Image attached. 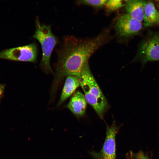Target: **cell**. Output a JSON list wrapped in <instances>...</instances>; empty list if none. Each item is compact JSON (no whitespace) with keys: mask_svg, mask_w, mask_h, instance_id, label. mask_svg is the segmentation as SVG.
<instances>
[{"mask_svg":"<svg viewBox=\"0 0 159 159\" xmlns=\"http://www.w3.org/2000/svg\"><path fill=\"white\" fill-rule=\"evenodd\" d=\"M87 102L84 95L77 91L71 97L67 107L75 116L80 117L85 114Z\"/></svg>","mask_w":159,"mask_h":159,"instance_id":"obj_8","label":"cell"},{"mask_svg":"<svg viewBox=\"0 0 159 159\" xmlns=\"http://www.w3.org/2000/svg\"><path fill=\"white\" fill-rule=\"evenodd\" d=\"M87 102L94 109L99 117L103 119L108 107V103L90 69L87 67L78 78Z\"/></svg>","mask_w":159,"mask_h":159,"instance_id":"obj_2","label":"cell"},{"mask_svg":"<svg viewBox=\"0 0 159 159\" xmlns=\"http://www.w3.org/2000/svg\"><path fill=\"white\" fill-rule=\"evenodd\" d=\"M37 48L33 42L23 46L10 48L0 52V58L34 62L36 61Z\"/></svg>","mask_w":159,"mask_h":159,"instance_id":"obj_5","label":"cell"},{"mask_svg":"<svg viewBox=\"0 0 159 159\" xmlns=\"http://www.w3.org/2000/svg\"><path fill=\"white\" fill-rule=\"evenodd\" d=\"M143 25L145 27L159 25V10L151 1H144Z\"/></svg>","mask_w":159,"mask_h":159,"instance_id":"obj_9","label":"cell"},{"mask_svg":"<svg viewBox=\"0 0 159 159\" xmlns=\"http://www.w3.org/2000/svg\"><path fill=\"white\" fill-rule=\"evenodd\" d=\"M134 159H150L142 150H140L136 153H133Z\"/></svg>","mask_w":159,"mask_h":159,"instance_id":"obj_14","label":"cell"},{"mask_svg":"<svg viewBox=\"0 0 159 159\" xmlns=\"http://www.w3.org/2000/svg\"><path fill=\"white\" fill-rule=\"evenodd\" d=\"M107 0H85L80 1V3L95 7H101L105 4Z\"/></svg>","mask_w":159,"mask_h":159,"instance_id":"obj_13","label":"cell"},{"mask_svg":"<svg viewBox=\"0 0 159 159\" xmlns=\"http://www.w3.org/2000/svg\"><path fill=\"white\" fill-rule=\"evenodd\" d=\"M126 159H134L133 156V152L132 151H130L126 154Z\"/></svg>","mask_w":159,"mask_h":159,"instance_id":"obj_15","label":"cell"},{"mask_svg":"<svg viewBox=\"0 0 159 159\" xmlns=\"http://www.w3.org/2000/svg\"><path fill=\"white\" fill-rule=\"evenodd\" d=\"M127 14L135 19L142 22L144 16V1L140 0L125 1Z\"/></svg>","mask_w":159,"mask_h":159,"instance_id":"obj_11","label":"cell"},{"mask_svg":"<svg viewBox=\"0 0 159 159\" xmlns=\"http://www.w3.org/2000/svg\"><path fill=\"white\" fill-rule=\"evenodd\" d=\"M110 38L107 31L94 38L87 39H79L72 36H65L58 52L51 92L56 93L60 82L65 76L80 77L89 67L88 60L91 55L107 42Z\"/></svg>","mask_w":159,"mask_h":159,"instance_id":"obj_1","label":"cell"},{"mask_svg":"<svg viewBox=\"0 0 159 159\" xmlns=\"http://www.w3.org/2000/svg\"><path fill=\"white\" fill-rule=\"evenodd\" d=\"M36 30L33 37L40 43L42 50L41 62L42 68L47 73H52L50 64V59L53 50L58 42L50 25L40 23L37 18L35 20Z\"/></svg>","mask_w":159,"mask_h":159,"instance_id":"obj_3","label":"cell"},{"mask_svg":"<svg viewBox=\"0 0 159 159\" xmlns=\"http://www.w3.org/2000/svg\"><path fill=\"white\" fill-rule=\"evenodd\" d=\"M125 5L121 0H107L105 6L107 9L110 11L117 10Z\"/></svg>","mask_w":159,"mask_h":159,"instance_id":"obj_12","label":"cell"},{"mask_svg":"<svg viewBox=\"0 0 159 159\" xmlns=\"http://www.w3.org/2000/svg\"><path fill=\"white\" fill-rule=\"evenodd\" d=\"M118 129L114 120L111 125H107L105 140L101 150L98 152H91L95 159H115V137Z\"/></svg>","mask_w":159,"mask_h":159,"instance_id":"obj_6","label":"cell"},{"mask_svg":"<svg viewBox=\"0 0 159 159\" xmlns=\"http://www.w3.org/2000/svg\"><path fill=\"white\" fill-rule=\"evenodd\" d=\"M156 1V2H157L158 4V5L159 6V0H157V1Z\"/></svg>","mask_w":159,"mask_h":159,"instance_id":"obj_17","label":"cell"},{"mask_svg":"<svg viewBox=\"0 0 159 159\" xmlns=\"http://www.w3.org/2000/svg\"><path fill=\"white\" fill-rule=\"evenodd\" d=\"M4 90V86L1 85H0V98L2 96Z\"/></svg>","mask_w":159,"mask_h":159,"instance_id":"obj_16","label":"cell"},{"mask_svg":"<svg viewBox=\"0 0 159 159\" xmlns=\"http://www.w3.org/2000/svg\"><path fill=\"white\" fill-rule=\"evenodd\" d=\"M141 22L127 13L119 17L115 25L118 34L122 37H129L138 34L142 29Z\"/></svg>","mask_w":159,"mask_h":159,"instance_id":"obj_7","label":"cell"},{"mask_svg":"<svg viewBox=\"0 0 159 159\" xmlns=\"http://www.w3.org/2000/svg\"><path fill=\"white\" fill-rule=\"evenodd\" d=\"M80 85V82L77 78L72 75L67 76L57 106L62 104Z\"/></svg>","mask_w":159,"mask_h":159,"instance_id":"obj_10","label":"cell"},{"mask_svg":"<svg viewBox=\"0 0 159 159\" xmlns=\"http://www.w3.org/2000/svg\"><path fill=\"white\" fill-rule=\"evenodd\" d=\"M157 61H159V33H150L140 43L132 61H140L143 69L147 63Z\"/></svg>","mask_w":159,"mask_h":159,"instance_id":"obj_4","label":"cell"}]
</instances>
